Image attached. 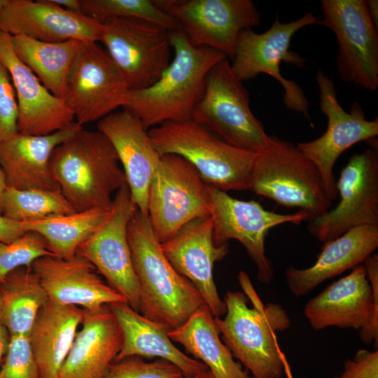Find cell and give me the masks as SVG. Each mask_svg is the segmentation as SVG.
Segmentation results:
<instances>
[{
	"label": "cell",
	"instance_id": "17",
	"mask_svg": "<svg viewBox=\"0 0 378 378\" xmlns=\"http://www.w3.org/2000/svg\"><path fill=\"white\" fill-rule=\"evenodd\" d=\"M316 82L321 112L328 118L326 132L318 138L296 145L297 148L318 169L327 195L332 202L337 197L333 167L340 155L363 141L374 140L378 135V120H368L359 104L354 102L350 112L340 104L333 80L318 71Z\"/></svg>",
	"mask_w": 378,
	"mask_h": 378
},
{
	"label": "cell",
	"instance_id": "12",
	"mask_svg": "<svg viewBox=\"0 0 378 378\" xmlns=\"http://www.w3.org/2000/svg\"><path fill=\"white\" fill-rule=\"evenodd\" d=\"M207 189L215 244L222 245L230 239L239 241L256 267L258 281L269 284L273 279L274 269L265 254L267 232L279 225L309 222V214L300 210L289 214H277L265 210L254 200H240L208 185Z\"/></svg>",
	"mask_w": 378,
	"mask_h": 378
},
{
	"label": "cell",
	"instance_id": "20",
	"mask_svg": "<svg viewBox=\"0 0 378 378\" xmlns=\"http://www.w3.org/2000/svg\"><path fill=\"white\" fill-rule=\"evenodd\" d=\"M0 30L48 43L99 42L102 24L51 0H7L0 12Z\"/></svg>",
	"mask_w": 378,
	"mask_h": 378
},
{
	"label": "cell",
	"instance_id": "47",
	"mask_svg": "<svg viewBox=\"0 0 378 378\" xmlns=\"http://www.w3.org/2000/svg\"><path fill=\"white\" fill-rule=\"evenodd\" d=\"M7 0H0V12L2 10L4 5L6 4Z\"/></svg>",
	"mask_w": 378,
	"mask_h": 378
},
{
	"label": "cell",
	"instance_id": "11",
	"mask_svg": "<svg viewBox=\"0 0 378 378\" xmlns=\"http://www.w3.org/2000/svg\"><path fill=\"white\" fill-rule=\"evenodd\" d=\"M318 17L307 13L298 20L281 23L276 18L272 27L262 34L251 29L239 35L231 64L235 76L241 82L255 78L260 74L275 78L284 90V102L292 111L301 113L309 120V102L302 88L293 80L284 78L280 63L303 66L305 59L289 51L293 36L306 26L318 24Z\"/></svg>",
	"mask_w": 378,
	"mask_h": 378
},
{
	"label": "cell",
	"instance_id": "32",
	"mask_svg": "<svg viewBox=\"0 0 378 378\" xmlns=\"http://www.w3.org/2000/svg\"><path fill=\"white\" fill-rule=\"evenodd\" d=\"M111 209L92 208L23 223L26 231L36 232L44 239L54 257L68 259L108 219Z\"/></svg>",
	"mask_w": 378,
	"mask_h": 378
},
{
	"label": "cell",
	"instance_id": "7",
	"mask_svg": "<svg viewBox=\"0 0 378 378\" xmlns=\"http://www.w3.org/2000/svg\"><path fill=\"white\" fill-rule=\"evenodd\" d=\"M192 119L227 144L248 152L260 153L273 140L252 113L248 91L234 74L227 58L209 71Z\"/></svg>",
	"mask_w": 378,
	"mask_h": 378
},
{
	"label": "cell",
	"instance_id": "31",
	"mask_svg": "<svg viewBox=\"0 0 378 378\" xmlns=\"http://www.w3.org/2000/svg\"><path fill=\"white\" fill-rule=\"evenodd\" d=\"M79 41L48 43L24 36H11L13 48L54 96L62 99L66 78L78 50Z\"/></svg>",
	"mask_w": 378,
	"mask_h": 378
},
{
	"label": "cell",
	"instance_id": "3",
	"mask_svg": "<svg viewBox=\"0 0 378 378\" xmlns=\"http://www.w3.org/2000/svg\"><path fill=\"white\" fill-rule=\"evenodd\" d=\"M127 240L140 289V312L170 330L183 324L204 300L163 253L148 216L135 211L127 226Z\"/></svg>",
	"mask_w": 378,
	"mask_h": 378
},
{
	"label": "cell",
	"instance_id": "23",
	"mask_svg": "<svg viewBox=\"0 0 378 378\" xmlns=\"http://www.w3.org/2000/svg\"><path fill=\"white\" fill-rule=\"evenodd\" d=\"M97 130L108 139L116 151L132 201L148 216L149 188L161 159L148 130L139 119L124 109L99 120Z\"/></svg>",
	"mask_w": 378,
	"mask_h": 378
},
{
	"label": "cell",
	"instance_id": "34",
	"mask_svg": "<svg viewBox=\"0 0 378 378\" xmlns=\"http://www.w3.org/2000/svg\"><path fill=\"white\" fill-rule=\"evenodd\" d=\"M82 13L101 24L115 18H139L169 31L181 29L178 22L150 0H80Z\"/></svg>",
	"mask_w": 378,
	"mask_h": 378
},
{
	"label": "cell",
	"instance_id": "10",
	"mask_svg": "<svg viewBox=\"0 0 378 378\" xmlns=\"http://www.w3.org/2000/svg\"><path fill=\"white\" fill-rule=\"evenodd\" d=\"M130 90L122 71L98 42H80L62 99L78 124L99 121L123 108Z\"/></svg>",
	"mask_w": 378,
	"mask_h": 378
},
{
	"label": "cell",
	"instance_id": "28",
	"mask_svg": "<svg viewBox=\"0 0 378 378\" xmlns=\"http://www.w3.org/2000/svg\"><path fill=\"white\" fill-rule=\"evenodd\" d=\"M83 316V309L50 299L41 307L28 336L40 378H58Z\"/></svg>",
	"mask_w": 378,
	"mask_h": 378
},
{
	"label": "cell",
	"instance_id": "22",
	"mask_svg": "<svg viewBox=\"0 0 378 378\" xmlns=\"http://www.w3.org/2000/svg\"><path fill=\"white\" fill-rule=\"evenodd\" d=\"M48 299L62 304L94 309L126 299L103 280L82 255L68 259L43 256L31 266Z\"/></svg>",
	"mask_w": 378,
	"mask_h": 378
},
{
	"label": "cell",
	"instance_id": "49",
	"mask_svg": "<svg viewBox=\"0 0 378 378\" xmlns=\"http://www.w3.org/2000/svg\"><path fill=\"white\" fill-rule=\"evenodd\" d=\"M251 378H253V377H251Z\"/></svg>",
	"mask_w": 378,
	"mask_h": 378
},
{
	"label": "cell",
	"instance_id": "14",
	"mask_svg": "<svg viewBox=\"0 0 378 378\" xmlns=\"http://www.w3.org/2000/svg\"><path fill=\"white\" fill-rule=\"evenodd\" d=\"M169 31L139 18L102 23L99 42L124 75L130 90L148 88L170 64Z\"/></svg>",
	"mask_w": 378,
	"mask_h": 378
},
{
	"label": "cell",
	"instance_id": "48",
	"mask_svg": "<svg viewBox=\"0 0 378 378\" xmlns=\"http://www.w3.org/2000/svg\"><path fill=\"white\" fill-rule=\"evenodd\" d=\"M1 295H0V316H1Z\"/></svg>",
	"mask_w": 378,
	"mask_h": 378
},
{
	"label": "cell",
	"instance_id": "18",
	"mask_svg": "<svg viewBox=\"0 0 378 378\" xmlns=\"http://www.w3.org/2000/svg\"><path fill=\"white\" fill-rule=\"evenodd\" d=\"M136 210L126 185L115 193L108 219L79 246L77 253L139 312L140 289L127 240V226Z\"/></svg>",
	"mask_w": 378,
	"mask_h": 378
},
{
	"label": "cell",
	"instance_id": "5",
	"mask_svg": "<svg viewBox=\"0 0 378 378\" xmlns=\"http://www.w3.org/2000/svg\"><path fill=\"white\" fill-rule=\"evenodd\" d=\"M148 133L161 156L185 158L206 185L225 192L248 190L258 153L227 144L192 119L166 122Z\"/></svg>",
	"mask_w": 378,
	"mask_h": 378
},
{
	"label": "cell",
	"instance_id": "4",
	"mask_svg": "<svg viewBox=\"0 0 378 378\" xmlns=\"http://www.w3.org/2000/svg\"><path fill=\"white\" fill-rule=\"evenodd\" d=\"M50 167L61 193L75 211L111 208L113 194L127 185L114 147L98 130L82 128L58 145Z\"/></svg>",
	"mask_w": 378,
	"mask_h": 378
},
{
	"label": "cell",
	"instance_id": "44",
	"mask_svg": "<svg viewBox=\"0 0 378 378\" xmlns=\"http://www.w3.org/2000/svg\"><path fill=\"white\" fill-rule=\"evenodd\" d=\"M281 358L284 365V373L286 374V378H294L286 354L283 351L281 353Z\"/></svg>",
	"mask_w": 378,
	"mask_h": 378
},
{
	"label": "cell",
	"instance_id": "13",
	"mask_svg": "<svg viewBox=\"0 0 378 378\" xmlns=\"http://www.w3.org/2000/svg\"><path fill=\"white\" fill-rule=\"evenodd\" d=\"M323 18L338 45L340 78L370 91L378 88V34L365 0H321Z\"/></svg>",
	"mask_w": 378,
	"mask_h": 378
},
{
	"label": "cell",
	"instance_id": "46",
	"mask_svg": "<svg viewBox=\"0 0 378 378\" xmlns=\"http://www.w3.org/2000/svg\"><path fill=\"white\" fill-rule=\"evenodd\" d=\"M192 378H213L211 372L209 371V370H206L203 371L202 372L197 374L196 376L192 377Z\"/></svg>",
	"mask_w": 378,
	"mask_h": 378
},
{
	"label": "cell",
	"instance_id": "42",
	"mask_svg": "<svg viewBox=\"0 0 378 378\" xmlns=\"http://www.w3.org/2000/svg\"><path fill=\"white\" fill-rule=\"evenodd\" d=\"M59 7L74 13H82L80 0H51Z\"/></svg>",
	"mask_w": 378,
	"mask_h": 378
},
{
	"label": "cell",
	"instance_id": "41",
	"mask_svg": "<svg viewBox=\"0 0 378 378\" xmlns=\"http://www.w3.org/2000/svg\"><path fill=\"white\" fill-rule=\"evenodd\" d=\"M10 337V335L7 328L0 323V365L4 356H6L7 352Z\"/></svg>",
	"mask_w": 378,
	"mask_h": 378
},
{
	"label": "cell",
	"instance_id": "26",
	"mask_svg": "<svg viewBox=\"0 0 378 378\" xmlns=\"http://www.w3.org/2000/svg\"><path fill=\"white\" fill-rule=\"evenodd\" d=\"M377 248L378 227L364 225L353 228L324 242L312 266L302 269L292 265L286 267L288 288L295 297H304L325 281L363 265Z\"/></svg>",
	"mask_w": 378,
	"mask_h": 378
},
{
	"label": "cell",
	"instance_id": "38",
	"mask_svg": "<svg viewBox=\"0 0 378 378\" xmlns=\"http://www.w3.org/2000/svg\"><path fill=\"white\" fill-rule=\"evenodd\" d=\"M18 104L6 68L0 62V144L17 134Z\"/></svg>",
	"mask_w": 378,
	"mask_h": 378
},
{
	"label": "cell",
	"instance_id": "27",
	"mask_svg": "<svg viewBox=\"0 0 378 378\" xmlns=\"http://www.w3.org/2000/svg\"><path fill=\"white\" fill-rule=\"evenodd\" d=\"M107 305L122 335V347L114 362L132 356L164 359L178 367L183 378H192L207 370L202 362L173 344L168 336L170 329L164 324L147 318L126 302Z\"/></svg>",
	"mask_w": 378,
	"mask_h": 378
},
{
	"label": "cell",
	"instance_id": "25",
	"mask_svg": "<svg viewBox=\"0 0 378 378\" xmlns=\"http://www.w3.org/2000/svg\"><path fill=\"white\" fill-rule=\"evenodd\" d=\"M122 344L120 326L108 305L83 309L81 328L58 378H104Z\"/></svg>",
	"mask_w": 378,
	"mask_h": 378
},
{
	"label": "cell",
	"instance_id": "21",
	"mask_svg": "<svg viewBox=\"0 0 378 378\" xmlns=\"http://www.w3.org/2000/svg\"><path fill=\"white\" fill-rule=\"evenodd\" d=\"M0 62L8 70L18 104V132L30 135L52 134L71 125L74 115L62 99L41 83L15 54L11 35L0 30Z\"/></svg>",
	"mask_w": 378,
	"mask_h": 378
},
{
	"label": "cell",
	"instance_id": "45",
	"mask_svg": "<svg viewBox=\"0 0 378 378\" xmlns=\"http://www.w3.org/2000/svg\"><path fill=\"white\" fill-rule=\"evenodd\" d=\"M6 188V181H5L4 174L0 167V214L1 215V197Z\"/></svg>",
	"mask_w": 378,
	"mask_h": 378
},
{
	"label": "cell",
	"instance_id": "6",
	"mask_svg": "<svg viewBox=\"0 0 378 378\" xmlns=\"http://www.w3.org/2000/svg\"><path fill=\"white\" fill-rule=\"evenodd\" d=\"M248 190L281 206L299 208L312 220L332 206L315 164L296 146L273 136L272 144L258 153Z\"/></svg>",
	"mask_w": 378,
	"mask_h": 378
},
{
	"label": "cell",
	"instance_id": "1",
	"mask_svg": "<svg viewBox=\"0 0 378 378\" xmlns=\"http://www.w3.org/2000/svg\"><path fill=\"white\" fill-rule=\"evenodd\" d=\"M238 280L244 293L227 291L225 317H214L223 342L253 378H281L276 332L288 329L290 319L281 304L262 302L246 272L241 271Z\"/></svg>",
	"mask_w": 378,
	"mask_h": 378
},
{
	"label": "cell",
	"instance_id": "33",
	"mask_svg": "<svg viewBox=\"0 0 378 378\" xmlns=\"http://www.w3.org/2000/svg\"><path fill=\"white\" fill-rule=\"evenodd\" d=\"M1 215L20 223L40 220L76 212L59 191L5 189Z\"/></svg>",
	"mask_w": 378,
	"mask_h": 378
},
{
	"label": "cell",
	"instance_id": "43",
	"mask_svg": "<svg viewBox=\"0 0 378 378\" xmlns=\"http://www.w3.org/2000/svg\"><path fill=\"white\" fill-rule=\"evenodd\" d=\"M369 15L374 24L377 27L378 24V1L377 0L367 1Z\"/></svg>",
	"mask_w": 378,
	"mask_h": 378
},
{
	"label": "cell",
	"instance_id": "16",
	"mask_svg": "<svg viewBox=\"0 0 378 378\" xmlns=\"http://www.w3.org/2000/svg\"><path fill=\"white\" fill-rule=\"evenodd\" d=\"M174 17L189 43L220 51L232 59L239 34L258 26L261 16L250 0L155 1Z\"/></svg>",
	"mask_w": 378,
	"mask_h": 378
},
{
	"label": "cell",
	"instance_id": "35",
	"mask_svg": "<svg viewBox=\"0 0 378 378\" xmlns=\"http://www.w3.org/2000/svg\"><path fill=\"white\" fill-rule=\"evenodd\" d=\"M47 255L53 256L44 239L34 232H26L10 243L0 241V281L13 270L31 267L36 260Z\"/></svg>",
	"mask_w": 378,
	"mask_h": 378
},
{
	"label": "cell",
	"instance_id": "29",
	"mask_svg": "<svg viewBox=\"0 0 378 378\" xmlns=\"http://www.w3.org/2000/svg\"><path fill=\"white\" fill-rule=\"evenodd\" d=\"M168 336L183 345L187 354L200 360L213 378H251L220 340L214 316L206 305L169 330Z\"/></svg>",
	"mask_w": 378,
	"mask_h": 378
},
{
	"label": "cell",
	"instance_id": "9",
	"mask_svg": "<svg viewBox=\"0 0 378 378\" xmlns=\"http://www.w3.org/2000/svg\"><path fill=\"white\" fill-rule=\"evenodd\" d=\"M210 214L207 185L187 160L161 156L148 192V216L160 243L188 223Z\"/></svg>",
	"mask_w": 378,
	"mask_h": 378
},
{
	"label": "cell",
	"instance_id": "24",
	"mask_svg": "<svg viewBox=\"0 0 378 378\" xmlns=\"http://www.w3.org/2000/svg\"><path fill=\"white\" fill-rule=\"evenodd\" d=\"M76 121L46 135L18 132L0 144V167L6 187L59 191L50 167L54 149L80 130Z\"/></svg>",
	"mask_w": 378,
	"mask_h": 378
},
{
	"label": "cell",
	"instance_id": "39",
	"mask_svg": "<svg viewBox=\"0 0 378 378\" xmlns=\"http://www.w3.org/2000/svg\"><path fill=\"white\" fill-rule=\"evenodd\" d=\"M335 378H378V351L358 350L346 359L344 370Z\"/></svg>",
	"mask_w": 378,
	"mask_h": 378
},
{
	"label": "cell",
	"instance_id": "19",
	"mask_svg": "<svg viewBox=\"0 0 378 378\" xmlns=\"http://www.w3.org/2000/svg\"><path fill=\"white\" fill-rule=\"evenodd\" d=\"M160 247L174 268L195 285L213 316L225 314V303L218 293L213 269L214 263L228 253L229 244H215L210 216L188 223Z\"/></svg>",
	"mask_w": 378,
	"mask_h": 378
},
{
	"label": "cell",
	"instance_id": "36",
	"mask_svg": "<svg viewBox=\"0 0 378 378\" xmlns=\"http://www.w3.org/2000/svg\"><path fill=\"white\" fill-rule=\"evenodd\" d=\"M104 378H183L178 367L169 361L158 358L146 362L132 356L113 362Z\"/></svg>",
	"mask_w": 378,
	"mask_h": 378
},
{
	"label": "cell",
	"instance_id": "30",
	"mask_svg": "<svg viewBox=\"0 0 378 378\" xmlns=\"http://www.w3.org/2000/svg\"><path fill=\"white\" fill-rule=\"evenodd\" d=\"M0 323L10 335L29 336L38 312L48 300L31 267H20L0 281Z\"/></svg>",
	"mask_w": 378,
	"mask_h": 378
},
{
	"label": "cell",
	"instance_id": "40",
	"mask_svg": "<svg viewBox=\"0 0 378 378\" xmlns=\"http://www.w3.org/2000/svg\"><path fill=\"white\" fill-rule=\"evenodd\" d=\"M23 223L10 220L0 214V241L10 243L24 234Z\"/></svg>",
	"mask_w": 378,
	"mask_h": 378
},
{
	"label": "cell",
	"instance_id": "15",
	"mask_svg": "<svg viewBox=\"0 0 378 378\" xmlns=\"http://www.w3.org/2000/svg\"><path fill=\"white\" fill-rule=\"evenodd\" d=\"M337 205L309 221V233L322 242L364 225L378 227V155L368 148L354 153L336 181Z\"/></svg>",
	"mask_w": 378,
	"mask_h": 378
},
{
	"label": "cell",
	"instance_id": "37",
	"mask_svg": "<svg viewBox=\"0 0 378 378\" xmlns=\"http://www.w3.org/2000/svg\"><path fill=\"white\" fill-rule=\"evenodd\" d=\"M0 378H40L27 336L10 335Z\"/></svg>",
	"mask_w": 378,
	"mask_h": 378
},
{
	"label": "cell",
	"instance_id": "2",
	"mask_svg": "<svg viewBox=\"0 0 378 378\" xmlns=\"http://www.w3.org/2000/svg\"><path fill=\"white\" fill-rule=\"evenodd\" d=\"M169 37L173 60L153 85L130 90L122 108L139 119L146 130L166 122L191 120L209 71L227 58L217 50L192 46L181 29L170 31Z\"/></svg>",
	"mask_w": 378,
	"mask_h": 378
},
{
	"label": "cell",
	"instance_id": "8",
	"mask_svg": "<svg viewBox=\"0 0 378 378\" xmlns=\"http://www.w3.org/2000/svg\"><path fill=\"white\" fill-rule=\"evenodd\" d=\"M303 313L315 330L328 327L358 330L360 341L373 343L377 349V253L308 300Z\"/></svg>",
	"mask_w": 378,
	"mask_h": 378
}]
</instances>
